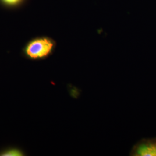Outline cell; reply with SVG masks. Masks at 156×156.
Here are the masks:
<instances>
[{"mask_svg":"<svg viewBox=\"0 0 156 156\" xmlns=\"http://www.w3.org/2000/svg\"><path fill=\"white\" fill-rule=\"evenodd\" d=\"M55 47V42L52 39L43 37L34 39L26 47V54L31 58H43L49 55Z\"/></svg>","mask_w":156,"mask_h":156,"instance_id":"cell-1","label":"cell"},{"mask_svg":"<svg viewBox=\"0 0 156 156\" xmlns=\"http://www.w3.org/2000/svg\"><path fill=\"white\" fill-rule=\"evenodd\" d=\"M22 154L21 153H20L19 151L16 150H12V151H8L3 154V156H22Z\"/></svg>","mask_w":156,"mask_h":156,"instance_id":"cell-4","label":"cell"},{"mask_svg":"<svg viewBox=\"0 0 156 156\" xmlns=\"http://www.w3.org/2000/svg\"><path fill=\"white\" fill-rule=\"evenodd\" d=\"M131 156H156V138L145 139L134 145Z\"/></svg>","mask_w":156,"mask_h":156,"instance_id":"cell-2","label":"cell"},{"mask_svg":"<svg viewBox=\"0 0 156 156\" xmlns=\"http://www.w3.org/2000/svg\"><path fill=\"white\" fill-rule=\"evenodd\" d=\"M24 0H0V2L7 7L13 8L22 4Z\"/></svg>","mask_w":156,"mask_h":156,"instance_id":"cell-3","label":"cell"}]
</instances>
